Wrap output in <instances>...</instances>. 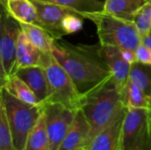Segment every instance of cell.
<instances>
[{
  "mask_svg": "<svg viewBox=\"0 0 151 150\" xmlns=\"http://www.w3.org/2000/svg\"><path fill=\"white\" fill-rule=\"evenodd\" d=\"M52 55L65 70L81 95L90 91L111 76L101 54V44H73L54 40Z\"/></svg>",
  "mask_w": 151,
  "mask_h": 150,
  "instance_id": "1",
  "label": "cell"
},
{
  "mask_svg": "<svg viewBox=\"0 0 151 150\" xmlns=\"http://www.w3.org/2000/svg\"><path fill=\"white\" fill-rule=\"evenodd\" d=\"M81 110L90 126L88 144L96 134L106 128L127 110L122 91L112 76L82 95Z\"/></svg>",
  "mask_w": 151,
  "mask_h": 150,
  "instance_id": "2",
  "label": "cell"
},
{
  "mask_svg": "<svg viewBox=\"0 0 151 150\" xmlns=\"http://www.w3.org/2000/svg\"><path fill=\"white\" fill-rule=\"evenodd\" d=\"M85 19L91 20L96 25L99 43L102 46H115L121 50L135 51L142 43V37L134 22L104 11L88 13Z\"/></svg>",
  "mask_w": 151,
  "mask_h": 150,
  "instance_id": "3",
  "label": "cell"
},
{
  "mask_svg": "<svg viewBox=\"0 0 151 150\" xmlns=\"http://www.w3.org/2000/svg\"><path fill=\"white\" fill-rule=\"evenodd\" d=\"M0 104L4 109L15 149L24 150L29 133L42 115V105L25 103L12 95L3 88L0 89Z\"/></svg>",
  "mask_w": 151,
  "mask_h": 150,
  "instance_id": "4",
  "label": "cell"
},
{
  "mask_svg": "<svg viewBox=\"0 0 151 150\" xmlns=\"http://www.w3.org/2000/svg\"><path fill=\"white\" fill-rule=\"evenodd\" d=\"M41 66L45 70L49 86L48 98L43 103H60L75 111L80 110L82 95L52 52H44Z\"/></svg>",
  "mask_w": 151,
  "mask_h": 150,
  "instance_id": "5",
  "label": "cell"
},
{
  "mask_svg": "<svg viewBox=\"0 0 151 150\" xmlns=\"http://www.w3.org/2000/svg\"><path fill=\"white\" fill-rule=\"evenodd\" d=\"M121 150H151L150 109L127 108L121 132Z\"/></svg>",
  "mask_w": 151,
  "mask_h": 150,
  "instance_id": "6",
  "label": "cell"
},
{
  "mask_svg": "<svg viewBox=\"0 0 151 150\" xmlns=\"http://www.w3.org/2000/svg\"><path fill=\"white\" fill-rule=\"evenodd\" d=\"M20 26L2 7L0 16V87L16 72L17 41Z\"/></svg>",
  "mask_w": 151,
  "mask_h": 150,
  "instance_id": "7",
  "label": "cell"
},
{
  "mask_svg": "<svg viewBox=\"0 0 151 150\" xmlns=\"http://www.w3.org/2000/svg\"><path fill=\"white\" fill-rule=\"evenodd\" d=\"M50 150H58L67 134L75 117L73 111L60 103L42 104Z\"/></svg>",
  "mask_w": 151,
  "mask_h": 150,
  "instance_id": "8",
  "label": "cell"
},
{
  "mask_svg": "<svg viewBox=\"0 0 151 150\" xmlns=\"http://www.w3.org/2000/svg\"><path fill=\"white\" fill-rule=\"evenodd\" d=\"M37 10L36 25L47 31L53 39H62L66 35L62 28V21L68 14H78V12L61 6L59 4L40 1L32 0Z\"/></svg>",
  "mask_w": 151,
  "mask_h": 150,
  "instance_id": "9",
  "label": "cell"
},
{
  "mask_svg": "<svg viewBox=\"0 0 151 150\" xmlns=\"http://www.w3.org/2000/svg\"><path fill=\"white\" fill-rule=\"evenodd\" d=\"M127 110L111 125L96 134L85 150H121V132Z\"/></svg>",
  "mask_w": 151,
  "mask_h": 150,
  "instance_id": "10",
  "label": "cell"
},
{
  "mask_svg": "<svg viewBox=\"0 0 151 150\" xmlns=\"http://www.w3.org/2000/svg\"><path fill=\"white\" fill-rule=\"evenodd\" d=\"M101 54L110 68L112 78L122 91L129 79L131 64L123 57L121 49L115 46L101 45Z\"/></svg>",
  "mask_w": 151,
  "mask_h": 150,
  "instance_id": "11",
  "label": "cell"
},
{
  "mask_svg": "<svg viewBox=\"0 0 151 150\" xmlns=\"http://www.w3.org/2000/svg\"><path fill=\"white\" fill-rule=\"evenodd\" d=\"M90 133L89 124L80 109L76 111L73 122L58 150H73L86 147Z\"/></svg>",
  "mask_w": 151,
  "mask_h": 150,
  "instance_id": "12",
  "label": "cell"
},
{
  "mask_svg": "<svg viewBox=\"0 0 151 150\" xmlns=\"http://www.w3.org/2000/svg\"><path fill=\"white\" fill-rule=\"evenodd\" d=\"M14 74L20 78L29 87L41 104L47 100L49 95V86L43 67L29 66L19 68Z\"/></svg>",
  "mask_w": 151,
  "mask_h": 150,
  "instance_id": "13",
  "label": "cell"
},
{
  "mask_svg": "<svg viewBox=\"0 0 151 150\" xmlns=\"http://www.w3.org/2000/svg\"><path fill=\"white\" fill-rule=\"evenodd\" d=\"M44 52L36 48L20 31L17 41V62L16 71L19 68L29 66H41Z\"/></svg>",
  "mask_w": 151,
  "mask_h": 150,
  "instance_id": "14",
  "label": "cell"
},
{
  "mask_svg": "<svg viewBox=\"0 0 151 150\" xmlns=\"http://www.w3.org/2000/svg\"><path fill=\"white\" fill-rule=\"evenodd\" d=\"M1 4L18 22L36 25L37 10L32 0H1Z\"/></svg>",
  "mask_w": 151,
  "mask_h": 150,
  "instance_id": "15",
  "label": "cell"
},
{
  "mask_svg": "<svg viewBox=\"0 0 151 150\" xmlns=\"http://www.w3.org/2000/svg\"><path fill=\"white\" fill-rule=\"evenodd\" d=\"M147 0H105L104 12L134 23L137 12Z\"/></svg>",
  "mask_w": 151,
  "mask_h": 150,
  "instance_id": "16",
  "label": "cell"
},
{
  "mask_svg": "<svg viewBox=\"0 0 151 150\" xmlns=\"http://www.w3.org/2000/svg\"><path fill=\"white\" fill-rule=\"evenodd\" d=\"M21 31L27 35L28 40L41 51L51 53L53 49V42L55 39L45 31L42 27L35 24L19 23Z\"/></svg>",
  "mask_w": 151,
  "mask_h": 150,
  "instance_id": "17",
  "label": "cell"
},
{
  "mask_svg": "<svg viewBox=\"0 0 151 150\" xmlns=\"http://www.w3.org/2000/svg\"><path fill=\"white\" fill-rule=\"evenodd\" d=\"M0 88H4L12 95L25 103L34 105H42L29 87L16 74L9 77Z\"/></svg>",
  "mask_w": 151,
  "mask_h": 150,
  "instance_id": "18",
  "label": "cell"
},
{
  "mask_svg": "<svg viewBox=\"0 0 151 150\" xmlns=\"http://www.w3.org/2000/svg\"><path fill=\"white\" fill-rule=\"evenodd\" d=\"M128 80L144 93L151 103V65L135 61L131 65Z\"/></svg>",
  "mask_w": 151,
  "mask_h": 150,
  "instance_id": "19",
  "label": "cell"
},
{
  "mask_svg": "<svg viewBox=\"0 0 151 150\" xmlns=\"http://www.w3.org/2000/svg\"><path fill=\"white\" fill-rule=\"evenodd\" d=\"M24 150H50L45 119L42 112L38 122L27 136Z\"/></svg>",
  "mask_w": 151,
  "mask_h": 150,
  "instance_id": "20",
  "label": "cell"
},
{
  "mask_svg": "<svg viewBox=\"0 0 151 150\" xmlns=\"http://www.w3.org/2000/svg\"><path fill=\"white\" fill-rule=\"evenodd\" d=\"M59 4L78 12L85 19L88 13H95L104 11V2L101 0H40Z\"/></svg>",
  "mask_w": 151,
  "mask_h": 150,
  "instance_id": "21",
  "label": "cell"
},
{
  "mask_svg": "<svg viewBox=\"0 0 151 150\" xmlns=\"http://www.w3.org/2000/svg\"><path fill=\"white\" fill-rule=\"evenodd\" d=\"M123 102L127 108L150 109L151 103L144 93L129 80L122 89Z\"/></svg>",
  "mask_w": 151,
  "mask_h": 150,
  "instance_id": "22",
  "label": "cell"
},
{
  "mask_svg": "<svg viewBox=\"0 0 151 150\" xmlns=\"http://www.w3.org/2000/svg\"><path fill=\"white\" fill-rule=\"evenodd\" d=\"M0 150H16L4 109L0 104Z\"/></svg>",
  "mask_w": 151,
  "mask_h": 150,
  "instance_id": "23",
  "label": "cell"
},
{
  "mask_svg": "<svg viewBox=\"0 0 151 150\" xmlns=\"http://www.w3.org/2000/svg\"><path fill=\"white\" fill-rule=\"evenodd\" d=\"M134 24L142 38L149 34L151 30V0H147L139 10L134 19Z\"/></svg>",
  "mask_w": 151,
  "mask_h": 150,
  "instance_id": "24",
  "label": "cell"
},
{
  "mask_svg": "<svg viewBox=\"0 0 151 150\" xmlns=\"http://www.w3.org/2000/svg\"><path fill=\"white\" fill-rule=\"evenodd\" d=\"M83 17L78 14H68L62 21V28L65 34L81 31L83 27Z\"/></svg>",
  "mask_w": 151,
  "mask_h": 150,
  "instance_id": "25",
  "label": "cell"
},
{
  "mask_svg": "<svg viewBox=\"0 0 151 150\" xmlns=\"http://www.w3.org/2000/svg\"><path fill=\"white\" fill-rule=\"evenodd\" d=\"M135 58L137 62L151 65V50L143 43H141L135 50Z\"/></svg>",
  "mask_w": 151,
  "mask_h": 150,
  "instance_id": "26",
  "label": "cell"
},
{
  "mask_svg": "<svg viewBox=\"0 0 151 150\" xmlns=\"http://www.w3.org/2000/svg\"><path fill=\"white\" fill-rule=\"evenodd\" d=\"M142 43H143L144 45H146L149 49L151 50V30L149 32L148 34H146L145 36L142 38Z\"/></svg>",
  "mask_w": 151,
  "mask_h": 150,
  "instance_id": "27",
  "label": "cell"
},
{
  "mask_svg": "<svg viewBox=\"0 0 151 150\" xmlns=\"http://www.w3.org/2000/svg\"><path fill=\"white\" fill-rule=\"evenodd\" d=\"M73 150H85V148H84V147H81V148H78V149Z\"/></svg>",
  "mask_w": 151,
  "mask_h": 150,
  "instance_id": "28",
  "label": "cell"
},
{
  "mask_svg": "<svg viewBox=\"0 0 151 150\" xmlns=\"http://www.w3.org/2000/svg\"><path fill=\"white\" fill-rule=\"evenodd\" d=\"M150 123H151V107L150 109Z\"/></svg>",
  "mask_w": 151,
  "mask_h": 150,
  "instance_id": "29",
  "label": "cell"
}]
</instances>
